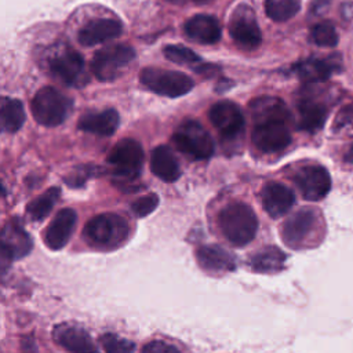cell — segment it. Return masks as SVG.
<instances>
[{
    "label": "cell",
    "mask_w": 353,
    "mask_h": 353,
    "mask_svg": "<svg viewBox=\"0 0 353 353\" xmlns=\"http://www.w3.org/2000/svg\"><path fill=\"white\" fill-rule=\"evenodd\" d=\"M163 52L168 61L179 65H194V63H200L201 61L194 51L183 46L170 44L163 50Z\"/></svg>",
    "instance_id": "obj_31"
},
{
    "label": "cell",
    "mask_w": 353,
    "mask_h": 353,
    "mask_svg": "<svg viewBox=\"0 0 353 353\" xmlns=\"http://www.w3.org/2000/svg\"><path fill=\"white\" fill-rule=\"evenodd\" d=\"M141 353H179V350L170 343H165L161 341H153L145 345Z\"/></svg>",
    "instance_id": "obj_34"
},
{
    "label": "cell",
    "mask_w": 353,
    "mask_h": 353,
    "mask_svg": "<svg viewBox=\"0 0 353 353\" xmlns=\"http://www.w3.org/2000/svg\"><path fill=\"white\" fill-rule=\"evenodd\" d=\"M294 203V192L280 182H268L262 189V204L272 218H280L287 214Z\"/></svg>",
    "instance_id": "obj_18"
},
{
    "label": "cell",
    "mask_w": 353,
    "mask_h": 353,
    "mask_svg": "<svg viewBox=\"0 0 353 353\" xmlns=\"http://www.w3.org/2000/svg\"><path fill=\"white\" fill-rule=\"evenodd\" d=\"M285 262V254L277 247H265L250 259V266L256 272H279Z\"/></svg>",
    "instance_id": "obj_27"
},
{
    "label": "cell",
    "mask_w": 353,
    "mask_h": 353,
    "mask_svg": "<svg viewBox=\"0 0 353 353\" xmlns=\"http://www.w3.org/2000/svg\"><path fill=\"white\" fill-rule=\"evenodd\" d=\"M229 33L233 41L247 51L258 48L262 43L261 29L255 19L254 11L247 6H240L234 10L230 18Z\"/></svg>",
    "instance_id": "obj_10"
},
{
    "label": "cell",
    "mask_w": 353,
    "mask_h": 353,
    "mask_svg": "<svg viewBox=\"0 0 353 353\" xmlns=\"http://www.w3.org/2000/svg\"><path fill=\"white\" fill-rule=\"evenodd\" d=\"M130 226L125 218L117 214H99L92 216L83 229L84 240L98 248H116L125 241Z\"/></svg>",
    "instance_id": "obj_2"
},
{
    "label": "cell",
    "mask_w": 353,
    "mask_h": 353,
    "mask_svg": "<svg viewBox=\"0 0 353 353\" xmlns=\"http://www.w3.org/2000/svg\"><path fill=\"white\" fill-rule=\"evenodd\" d=\"M159 205V196L156 193H148L131 203V211L138 216H146L154 211Z\"/></svg>",
    "instance_id": "obj_33"
},
{
    "label": "cell",
    "mask_w": 353,
    "mask_h": 353,
    "mask_svg": "<svg viewBox=\"0 0 353 353\" xmlns=\"http://www.w3.org/2000/svg\"><path fill=\"white\" fill-rule=\"evenodd\" d=\"M319 212L313 208H301L290 215L281 228L283 241L292 248L305 245L319 228Z\"/></svg>",
    "instance_id": "obj_9"
},
{
    "label": "cell",
    "mask_w": 353,
    "mask_h": 353,
    "mask_svg": "<svg viewBox=\"0 0 353 353\" xmlns=\"http://www.w3.org/2000/svg\"><path fill=\"white\" fill-rule=\"evenodd\" d=\"M251 138L255 148L265 153L280 152L291 143V132L287 127V120L255 123Z\"/></svg>",
    "instance_id": "obj_11"
},
{
    "label": "cell",
    "mask_w": 353,
    "mask_h": 353,
    "mask_svg": "<svg viewBox=\"0 0 353 353\" xmlns=\"http://www.w3.org/2000/svg\"><path fill=\"white\" fill-rule=\"evenodd\" d=\"M1 130L4 132H17L25 123V109L19 99L4 97L0 110Z\"/></svg>",
    "instance_id": "obj_26"
},
{
    "label": "cell",
    "mask_w": 353,
    "mask_h": 353,
    "mask_svg": "<svg viewBox=\"0 0 353 353\" xmlns=\"http://www.w3.org/2000/svg\"><path fill=\"white\" fill-rule=\"evenodd\" d=\"M30 110L39 124L57 127L69 116L72 99L54 87H43L34 94L30 102Z\"/></svg>",
    "instance_id": "obj_3"
},
{
    "label": "cell",
    "mask_w": 353,
    "mask_h": 353,
    "mask_svg": "<svg viewBox=\"0 0 353 353\" xmlns=\"http://www.w3.org/2000/svg\"><path fill=\"white\" fill-rule=\"evenodd\" d=\"M105 353H134L135 343L114 334H103L99 339Z\"/></svg>",
    "instance_id": "obj_32"
},
{
    "label": "cell",
    "mask_w": 353,
    "mask_h": 353,
    "mask_svg": "<svg viewBox=\"0 0 353 353\" xmlns=\"http://www.w3.org/2000/svg\"><path fill=\"white\" fill-rule=\"evenodd\" d=\"M171 139L179 152L194 160H205L214 154V141L199 121L185 120Z\"/></svg>",
    "instance_id": "obj_5"
},
{
    "label": "cell",
    "mask_w": 353,
    "mask_h": 353,
    "mask_svg": "<svg viewBox=\"0 0 353 353\" xmlns=\"http://www.w3.org/2000/svg\"><path fill=\"white\" fill-rule=\"evenodd\" d=\"M48 69L54 77L70 87H83L88 79L83 57L70 47H65L48 61Z\"/></svg>",
    "instance_id": "obj_8"
},
{
    "label": "cell",
    "mask_w": 353,
    "mask_h": 353,
    "mask_svg": "<svg viewBox=\"0 0 353 353\" xmlns=\"http://www.w3.org/2000/svg\"><path fill=\"white\" fill-rule=\"evenodd\" d=\"M327 108L313 99H302L298 103V128L314 132L320 130L327 120Z\"/></svg>",
    "instance_id": "obj_25"
},
{
    "label": "cell",
    "mask_w": 353,
    "mask_h": 353,
    "mask_svg": "<svg viewBox=\"0 0 353 353\" xmlns=\"http://www.w3.org/2000/svg\"><path fill=\"white\" fill-rule=\"evenodd\" d=\"M119 123V113L114 109H105L102 112L83 114L77 123V127L84 132L101 137H110L117 130Z\"/></svg>",
    "instance_id": "obj_20"
},
{
    "label": "cell",
    "mask_w": 353,
    "mask_h": 353,
    "mask_svg": "<svg viewBox=\"0 0 353 353\" xmlns=\"http://www.w3.org/2000/svg\"><path fill=\"white\" fill-rule=\"evenodd\" d=\"M339 63L336 59L328 58V59H317V58H309L305 61L298 62L294 65V72L299 79L307 83H319L327 80L336 69Z\"/></svg>",
    "instance_id": "obj_23"
},
{
    "label": "cell",
    "mask_w": 353,
    "mask_h": 353,
    "mask_svg": "<svg viewBox=\"0 0 353 353\" xmlns=\"http://www.w3.org/2000/svg\"><path fill=\"white\" fill-rule=\"evenodd\" d=\"M150 171L164 182H175L181 176L179 163L172 150L165 145H160L152 150Z\"/></svg>",
    "instance_id": "obj_22"
},
{
    "label": "cell",
    "mask_w": 353,
    "mask_h": 353,
    "mask_svg": "<svg viewBox=\"0 0 353 353\" xmlns=\"http://www.w3.org/2000/svg\"><path fill=\"white\" fill-rule=\"evenodd\" d=\"M208 117L225 139H234L244 131V116L234 102L219 101L214 103L208 112Z\"/></svg>",
    "instance_id": "obj_13"
},
{
    "label": "cell",
    "mask_w": 353,
    "mask_h": 353,
    "mask_svg": "<svg viewBox=\"0 0 353 353\" xmlns=\"http://www.w3.org/2000/svg\"><path fill=\"white\" fill-rule=\"evenodd\" d=\"M197 263L210 272H230L236 268L234 256L216 244L201 245L196 250Z\"/></svg>",
    "instance_id": "obj_21"
},
{
    "label": "cell",
    "mask_w": 353,
    "mask_h": 353,
    "mask_svg": "<svg viewBox=\"0 0 353 353\" xmlns=\"http://www.w3.org/2000/svg\"><path fill=\"white\" fill-rule=\"evenodd\" d=\"M52 336L57 343L70 353H97L92 338L79 325L59 324L54 328Z\"/></svg>",
    "instance_id": "obj_17"
},
{
    "label": "cell",
    "mask_w": 353,
    "mask_h": 353,
    "mask_svg": "<svg viewBox=\"0 0 353 353\" xmlns=\"http://www.w3.org/2000/svg\"><path fill=\"white\" fill-rule=\"evenodd\" d=\"M170 1H172V3H183V1H188V0H170Z\"/></svg>",
    "instance_id": "obj_39"
},
{
    "label": "cell",
    "mask_w": 353,
    "mask_h": 353,
    "mask_svg": "<svg viewBox=\"0 0 353 353\" xmlns=\"http://www.w3.org/2000/svg\"><path fill=\"white\" fill-rule=\"evenodd\" d=\"M353 120V106H346L341 110L338 119L335 120L336 125L338 127H342V125H346L347 123H350Z\"/></svg>",
    "instance_id": "obj_35"
},
{
    "label": "cell",
    "mask_w": 353,
    "mask_h": 353,
    "mask_svg": "<svg viewBox=\"0 0 353 353\" xmlns=\"http://www.w3.org/2000/svg\"><path fill=\"white\" fill-rule=\"evenodd\" d=\"M139 81L149 91L168 97L176 98L188 94L194 83L192 77L178 70H167L160 68H145L139 73Z\"/></svg>",
    "instance_id": "obj_6"
},
{
    "label": "cell",
    "mask_w": 353,
    "mask_h": 353,
    "mask_svg": "<svg viewBox=\"0 0 353 353\" xmlns=\"http://www.w3.org/2000/svg\"><path fill=\"white\" fill-rule=\"evenodd\" d=\"M310 39L314 44L320 47H335L338 44L339 36L336 33L335 26L331 22L323 21L312 28Z\"/></svg>",
    "instance_id": "obj_30"
},
{
    "label": "cell",
    "mask_w": 353,
    "mask_h": 353,
    "mask_svg": "<svg viewBox=\"0 0 353 353\" xmlns=\"http://www.w3.org/2000/svg\"><path fill=\"white\" fill-rule=\"evenodd\" d=\"M32 239L17 221H10L1 230V255L4 259H19L32 250Z\"/></svg>",
    "instance_id": "obj_15"
},
{
    "label": "cell",
    "mask_w": 353,
    "mask_h": 353,
    "mask_svg": "<svg viewBox=\"0 0 353 353\" xmlns=\"http://www.w3.org/2000/svg\"><path fill=\"white\" fill-rule=\"evenodd\" d=\"M123 32V25L110 18L94 19L85 23L77 34V40L84 47H91L119 37Z\"/></svg>",
    "instance_id": "obj_16"
},
{
    "label": "cell",
    "mask_w": 353,
    "mask_h": 353,
    "mask_svg": "<svg viewBox=\"0 0 353 353\" xmlns=\"http://www.w3.org/2000/svg\"><path fill=\"white\" fill-rule=\"evenodd\" d=\"M135 59V50L128 44H112L101 48L91 59V72L101 81H113Z\"/></svg>",
    "instance_id": "obj_4"
},
{
    "label": "cell",
    "mask_w": 353,
    "mask_h": 353,
    "mask_svg": "<svg viewBox=\"0 0 353 353\" xmlns=\"http://www.w3.org/2000/svg\"><path fill=\"white\" fill-rule=\"evenodd\" d=\"M22 346H23L25 353H28V350H30V353H36V345H34L33 339H25L22 342Z\"/></svg>",
    "instance_id": "obj_36"
},
{
    "label": "cell",
    "mask_w": 353,
    "mask_h": 353,
    "mask_svg": "<svg viewBox=\"0 0 353 353\" xmlns=\"http://www.w3.org/2000/svg\"><path fill=\"white\" fill-rule=\"evenodd\" d=\"M183 30L189 39L200 44H215L221 40L222 28L215 17L199 14L185 22Z\"/></svg>",
    "instance_id": "obj_19"
},
{
    "label": "cell",
    "mask_w": 353,
    "mask_h": 353,
    "mask_svg": "<svg viewBox=\"0 0 353 353\" xmlns=\"http://www.w3.org/2000/svg\"><path fill=\"white\" fill-rule=\"evenodd\" d=\"M347 159L350 160V161H353V146H352V149L349 150V154H347Z\"/></svg>",
    "instance_id": "obj_38"
},
{
    "label": "cell",
    "mask_w": 353,
    "mask_h": 353,
    "mask_svg": "<svg viewBox=\"0 0 353 353\" xmlns=\"http://www.w3.org/2000/svg\"><path fill=\"white\" fill-rule=\"evenodd\" d=\"M59 192H61L59 188H50L43 194L33 199L26 207V212L29 218L33 221L44 219L51 212L55 201L58 200Z\"/></svg>",
    "instance_id": "obj_28"
},
{
    "label": "cell",
    "mask_w": 353,
    "mask_h": 353,
    "mask_svg": "<svg viewBox=\"0 0 353 353\" xmlns=\"http://www.w3.org/2000/svg\"><path fill=\"white\" fill-rule=\"evenodd\" d=\"M294 182L302 197L309 201H319L327 196L331 189L328 171L317 164H309L294 174Z\"/></svg>",
    "instance_id": "obj_12"
},
{
    "label": "cell",
    "mask_w": 353,
    "mask_h": 353,
    "mask_svg": "<svg viewBox=\"0 0 353 353\" xmlns=\"http://www.w3.org/2000/svg\"><path fill=\"white\" fill-rule=\"evenodd\" d=\"M77 221V214L73 208L59 210L44 232V241L51 250H61L69 241Z\"/></svg>",
    "instance_id": "obj_14"
},
{
    "label": "cell",
    "mask_w": 353,
    "mask_h": 353,
    "mask_svg": "<svg viewBox=\"0 0 353 353\" xmlns=\"http://www.w3.org/2000/svg\"><path fill=\"white\" fill-rule=\"evenodd\" d=\"M301 8V0H266V15L274 22H285L295 17Z\"/></svg>",
    "instance_id": "obj_29"
},
{
    "label": "cell",
    "mask_w": 353,
    "mask_h": 353,
    "mask_svg": "<svg viewBox=\"0 0 353 353\" xmlns=\"http://www.w3.org/2000/svg\"><path fill=\"white\" fill-rule=\"evenodd\" d=\"M108 163L120 182L135 181L142 168L143 149L141 143L132 138L119 141L108 154Z\"/></svg>",
    "instance_id": "obj_7"
},
{
    "label": "cell",
    "mask_w": 353,
    "mask_h": 353,
    "mask_svg": "<svg viewBox=\"0 0 353 353\" xmlns=\"http://www.w3.org/2000/svg\"><path fill=\"white\" fill-rule=\"evenodd\" d=\"M193 3H196V4H205V3H208V1H211V0H192Z\"/></svg>",
    "instance_id": "obj_37"
},
{
    "label": "cell",
    "mask_w": 353,
    "mask_h": 353,
    "mask_svg": "<svg viewBox=\"0 0 353 353\" xmlns=\"http://www.w3.org/2000/svg\"><path fill=\"white\" fill-rule=\"evenodd\" d=\"M218 223L226 240L237 247L252 241L258 230V218L254 210L244 203H230L223 207Z\"/></svg>",
    "instance_id": "obj_1"
},
{
    "label": "cell",
    "mask_w": 353,
    "mask_h": 353,
    "mask_svg": "<svg viewBox=\"0 0 353 353\" xmlns=\"http://www.w3.org/2000/svg\"><path fill=\"white\" fill-rule=\"evenodd\" d=\"M251 117L254 123L266 120H287L290 119V112L280 98L274 97H261L251 102L250 105Z\"/></svg>",
    "instance_id": "obj_24"
}]
</instances>
